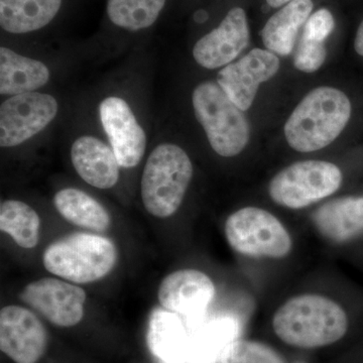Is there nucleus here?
<instances>
[{
    "mask_svg": "<svg viewBox=\"0 0 363 363\" xmlns=\"http://www.w3.org/2000/svg\"><path fill=\"white\" fill-rule=\"evenodd\" d=\"M54 205L61 216L74 225L96 233H104L111 226V214L84 191L62 189L55 195Z\"/></svg>",
    "mask_w": 363,
    "mask_h": 363,
    "instance_id": "nucleus-21",
    "label": "nucleus"
},
{
    "mask_svg": "<svg viewBox=\"0 0 363 363\" xmlns=\"http://www.w3.org/2000/svg\"><path fill=\"white\" fill-rule=\"evenodd\" d=\"M100 119L119 164L130 169L142 161L147 149V135L130 105L123 98H105L99 105Z\"/></svg>",
    "mask_w": 363,
    "mask_h": 363,
    "instance_id": "nucleus-12",
    "label": "nucleus"
},
{
    "mask_svg": "<svg viewBox=\"0 0 363 363\" xmlns=\"http://www.w3.org/2000/svg\"><path fill=\"white\" fill-rule=\"evenodd\" d=\"M215 293L213 281L206 274L185 269L172 272L162 279L157 298L167 311L188 317L204 311Z\"/></svg>",
    "mask_w": 363,
    "mask_h": 363,
    "instance_id": "nucleus-14",
    "label": "nucleus"
},
{
    "mask_svg": "<svg viewBox=\"0 0 363 363\" xmlns=\"http://www.w3.org/2000/svg\"><path fill=\"white\" fill-rule=\"evenodd\" d=\"M291 1H293V0H267V4L271 7H274V9L286 6V4H290Z\"/></svg>",
    "mask_w": 363,
    "mask_h": 363,
    "instance_id": "nucleus-29",
    "label": "nucleus"
},
{
    "mask_svg": "<svg viewBox=\"0 0 363 363\" xmlns=\"http://www.w3.org/2000/svg\"><path fill=\"white\" fill-rule=\"evenodd\" d=\"M279 69V60L269 50L253 49L240 61L224 67L216 83L242 111L252 107L259 85L271 80Z\"/></svg>",
    "mask_w": 363,
    "mask_h": 363,
    "instance_id": "nucleus-11",
    "label": "nucleus"
},
{
    "mask_svg": "<svg viewBox=\"0 0 363 363\" xmlns=\"http://www.w3.org/2000/svg\"><path fill=\"white\" fill-rule=\"evenodd\" d=\"M350 116L351 104L342 91L316 88L298 104L286 121V142L301 152L324 149L340 135Z\"/></svg>",
    "mask_w": 363,
    "mask_h": 363,
    "instance_id": "nucleus-2",
    "label": "nucleus"
},
{
    "mask_svg": "<svg viewBox=\"0 0 363 363\" xmlns=\"http://www.w3.org/2000/svg\"><path fill=\"white\" fill-rule=\"evenodd\" d=\"M221 363H285L283 358L266 344L234 340L222 352Z\"/></svg>",
    "mask_w": 363,
    "mask_h": 363,
    "instance_id": "nucleus-25",
    "label": "nucleus"
},
{
    "mask_svg": "<svg viewBox=\"0 0 363 363\" xmlns=\"http://www.w3.org/2000/svg\"><path fill=\"white\" fill-rule=\"evenodd\" d=\"M56 98L40 92L14 95L0 106V145L18 147L39 135L58 114Z\"/></svg>",
    "mask_w": 363,
    "mask_h": 363,
    "instance_id": "nucleus-8",
    "label": "nucleus"
},
{
    "mask_svg": "<svg viewBox=\"0 0 363 363\" xmlns=\"http://www.w3.org/2000/svg\"><path fill=\"white\" fill-rule=\"evenodd\" d=\"M335 21L328 9H321L310 16L304 26L302 37L305 39L325 43L333 32Z\"/></svg>",
    "mask_w": 363,
    "mask_h": 363,
    "instance_id": "nucleus-27",
    "label": "nucleus"
},
{
    "mask_svg": "<svg viewBox=\"0 0 363 363\" xmlns=\"http://www.w3.org/2000/svg\"><path fill=\"white\" fill-rule=\"evenodd\" d=\"M0 229L18 247L32 250L40 240V219L33 208L18 200H6L0 205Z\"/></svg>",
    "mask_w": 363,
    "mask_h": 363,
    "instance_id": "nucleus-22",
    "label": "nucleus"
},
{
    "mask_svg": "<svg viewBox=\"0 0 363 363\" xmlns=\"http://www.w3.org/2000/svg\"><path fill=\"white\" fill-rule=\"evenodd\" d=\"M320 233L332 241L343 242L363 231V196L338 198L325 203L313 214Z\"/></svg>",
    "mask_w": 363,
    "mask_h": 363,
    "instance_id": "nucleus-16",
    "label": "nucleus"
},
{
    "mask_svg": "<svg viewBox=\"0 0 363 363\" xmlns=\"http://www.w3.org/2000/svg\"><path fill=\"white\" fill-rule=\"evenodd\" d=\"M50 76L49 68L43 62L0 48V94L14 96L35 92L49 82Z\"/></svg>",
    "mask_w": 363,
    "mask_h": 363,
    "instance_id": "nucleus-18",
    "label": "nucleus"
},
{
    "mask_svg": "<svg viewBox=\"0 0 363 363\" xmlns=\"http://www.w3.org/2000/svg\"><path fill=\"white\" fill-rule=\"evenodd\" d=\"M147 344L162 363L188 362L189 340L183 322L175 313L157 309L150 315Z\"/></svg>",
    "mask_w": 363,
    "mask_h": 363,
    "instance_id": "nucleus-17",
    "label": "nucleus"
},
{
    "mask_svg": "<svg viewBox=\"0 0 363 363\" xmlns=\"http://www.w3.org/2000/svg\"><path fill=\"white\" fill-rule=\"evenodd\" d=\"M312 0H293L267 21L262 42L274 54L288 56L293 52L298 30L311 16Z\"/></svg>",
    "mask_w": 363,
    "mask_h": 363,
    "instance_id": "nucleus-19",
    "label": "nucleus"
},
{
    "mask_svg": "<svg viewBox=\"0 0 363 363\" xmlns=\"http://www.w3.org/2000/svg\"><path fill=\"white\" fill-rule=\"evenodd\" d=\"M118 260L113 241L101 235L74 233L55 241L43 255L45 269L75 284H90L111 274Z\"/></svg>",
    "mask_w": 363,
    "mask_h": 363,
    "instance_id": "nucleus-4",
    "label": "nucleus"
},
{
    "mask_svg": "<svg viewBox=\"0 0 363 363\" xmlns=\"http://www.w3.org/2000/svg\"><path fill=\"white\" fill-rule=\"evenodd\" d=\"M20 298L50 323L59 327L80 323L87 300L85 291L80 286L54 278L32 281L23 289Z\"/></svg>",
    "mask_w": 363,
    "mask_h": 363,
    "instance_id": "nucleus-9",
    "label": "nucleus"
},
{
    "mask_svg": "<svg viewBox=\"0 0 363 363\" xmlns=\"http://www.w3.org/2000/svg\"><path fill=\"white\" fill-rule=\"evenodd\" d=\"M240 327L231 318L208 324L189 346V363H216L227 345L236 340Z\"/></svg>",
    "mask_w": 363,
    "mask_h": 363,
    "instance_id": "nucleus-23",
    "label": "nucleus"
},
{
    "mask_svg": "<svg viewBox=\"0 0 363 363\" xmlns=\"http://www.w3.org/2000/svg\"><path fill=\"white\" fill-rule=\"evenodd\" d=\"M272 327L289 345L317 348L340 340L347 331L348 319L342 308L330 298L301 295L279 308Z\"/></svg>",
    "mask_w": 363,
    "mask_h": 363,
    "instance_id": "nucleus-1",
    "label": "nucleus"
},
{
    "mask_svg": "<svg viewBox=\"0 0 363 363\" xmlns=\"http://www.w3.org/2000/svg\"><path fill=\"white\" fill-rule=\"evenodd\" d=\"M225 236L235 252L248 257L281 259L292 250L285 226L267 210L245 207L227 218Z\"/></svg>",
    "mask_w": 363,
    "mask_h": 363,
    "instance_id": "nucleus-6",
    "label": "nucleus"
},
{
    "mask_svg": "<svg viewBox=\"0 0 363 363\" xmlns=\"http://www.w3.org/2000/svg\"><path fill=\"white\" fill-rule=\"evenodd\" d=\"M193 177L187 152L173 143H162L150 152L142 176L143 206L152 216L167 218L178 211Z\"/></svg>",
    "mask_w": 363,
    "mask_h": 363,
    "instance_id": "nucleus-3",
    "label": "nucleus"
},
{
    "mask_svg": "<svg viewBox=\"0 0 363 363\" xmlns=\"http://www.w3.org/2000/svg\"><path fill=\"white\" fill-rule=\"evenodd\" d=\"M354 49L358 55L363 57V21L358 28L354 40Z\"/></svg>",
    "mask_w": 363,
    "mask_h": 363,
    "instance_id": "nucleus-28",
    "label": "nucleus"
},
{
    "mask_svg": "<svg viewBox=\"0 0 363 363\" xmlns=\"http://www.w3.org/2000/svg\"><path fill=\"white\" fill-rule=\"evenodd\" d=\"M62 0H0V26L11 33H26L49 25Z\"/></svg>",
    "mask_w": 363,
    "mask_h": 363,
    "instance_id": "nucleus-20",
    "label": "nucleus"
},
{
    "mask_svg": "<svg viewBox=\"0 0 363 363\" xmlns=\"http://www.w3.org/2000/svg\"><path fill=\"white\" fill-rule=\"evenodd\" d=\"M342 183L340 169L332 162H295L274 176L269 196L277 204L301 209L335 193Z\"/></svg>",
    "mask_w": 363,
    "mask_h": 363,
    "instance_id": "nucleus-7",
    "label": "nucleus"
},
{
    "mask_svg": "<svg viewBox=\"0 0 363 363\" xmlns=\"http://www.w3.org/2000/svg\"><path fill=\"white\" fill-rule=\"evenodd\" d=\"M48 334L35 313L20 306L0 311V350L16 363H37L44 357Z\"/></svg>",
    "mask_w": 363,
    "mask_h": 363,
    "instance_id": "nucleus-10",
    "label": "nucleus"
},
{
    "mask_svg": "<svg viewBox=\"0 0 363 363\" xmlns=\"http://www.w3.org/2000/svg\"><path fill=\"white\" fill-rule=\"evenodd\" d=\"M192 104L196 118L216 154L235 157L245 149L250 140L247 116L220 86L212 81L198 85L193 91Z\"/></svg>",
    "mask_w": 363,
    "mask_h": 363,
    "instance_id": "nucleus-5",
    "label": "nucleus"
},
{
    "mask_svg": "<svg viewBox=\"0 0 363 363\" xmlns=\"http://www.w3.org/2000/svg\"><path fill=\"white\" fill-rule=\"evenodd\" d=\"M248 44L247 13L241 7H233L220 25L196 43L193 57L198 65L214 70L229 65Z\"/></svg>",
    "mask_w": 363,
    "mask_h": 363,
    "instance_id": "nucleus-13",
    "label": "nucleus"
},
{
    "mask_svg": "<svg viewBox=\"0 0 363 363\" xmlns=\"http://www.w3.org/2000/svg\"><path fill=\"white\" fill-rule=\"evenodd\" d=\"M166 0H107V16L114 25L136 32L156 23Z\"/></svg>",
    "mask_w": 363,
    "mask_h": 363,
    "instance_id": "nucleus-24",
    "label": "nucleus"
},
{
    "mask_svg": "<svg viewBox=\"0 0 363 363\" xmlns=\"http://www.w3.org/2000/svg\"><path fill=\"white\" fill-rule=\"evenodd\" d=\"M327 51L325 43L301 38L294 57V64L298 70L306 73H314L319 70L326 60Z\"/></svg>",
    "mask_w": 363,
    "mask_h": 363,
    "instance_id": "nucleus-26",
    "label": "nucleus"
},
{
    "mask_svg": "<svg viewBox=\"0 0 363 363\" xmlns=\"http://www.w3.org/2000/svg\"><path fill=\"white\" fill-rule=\"evenodd\" d=\"M74 169L86 183L107 190L119 181L121 164L111 147L92 135H83L71 147Z\"/></svg>",
    "mask_w": 363,
    "mask_h": 363,
    "instance_id": "nucleus-15",
    "label": "nucleus"
}]
</instances>
